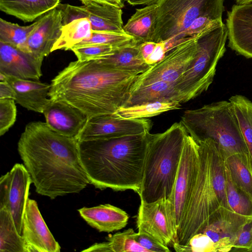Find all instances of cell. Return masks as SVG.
I'll use <instances>...</instances> for the list:
<instances>
[{
    "label": "cell",
    "mask_w": 252,
    "mask_h": 252,
    "mask_svg": "<svg viewBox=\"0 0 252 252\" xmlns=\"http://www.w3.org/2000/svg\"><path fill=\"white\" fill-rule=\"evenodd\" d=\"M17 149L39 194L53 199L79 193L90 184L81 163L78 140L53 130L45 122L28 124Z\"/></svg>",
    "instance_id": "6da1fadb"
},
{
    "label": "cell",
    "mask_w": 252,
    "mask_h": 252,
    "mask_svg": "<svg viewBox=\"0 0 252 252\" xmlns=\"http://www.w3.org/2000/svg\"><path fill=\"white\" fill-rule=\"evenodd\" d=\"M140 73L95 60L70 62L52 80L51 100L65 102L88 118L113 114L123 107Z\"/></svg>",
    "instance_id": "7a4b0ae2"
},
{
    "label": "cell",
    "mask_w": 252,
    "mask_h": 252,
    "mask_svg": "<svg viewBox=\"0 0 252 252\" xmlns=\"http://www.w3.org/2000/svg\"><path fill=\"white\" fill-rule=\"evenodd\" d=\"M149 132L79 141L82 164L96 189L139 192Z\"/></svg>",
    "instance_id": "3957f363"
},
{
    "label": "cell",
    "mask_w": 252,
    "mask_h": 252,
    "mask_svg": "<svg viewBox=\"0 0 252 252\" xmlns=\"http://www.w3.org/2000/svg\"><path fill=\"white\" fill-rule=\"evenodd\" d=\"M187 133L180 122L163 132L149 133L142 181L138 193L140 200L149 203L170 197Z\"/></svg>",
    "instance_id": "277c9868"
},
{
    "label": "cell",
    "mask_w": 252,
    "mask_h": 252,
    "mask_svg": "<svg viewBox=\"0 0 252 252\" xmlns=\"http://www.w3.org/2000/svg\"><path fill=\"white\" fill-rule=\"evenodd\" d=\"M196 141L207 138L215 141L225 158L248 153L237 118L229 101H220L185 111L180 121Z\"/></svg>",
    "instance_id": "5b68a950"
},
{
    "label": "cell",
    "mask_w": 252,
    "mask_h": 252,
    "mask_svg": "<svg viewBox=\"0 0 252 252\" xmlns=\"http://www.w3.org/2000/svg\"><path fill=\"white\" fill-rule=\"evenodd\" d=\"M212 141L207 138L197 142L199 154L197 175L186 209L178 225L174 243L186 245L193 235L202 232L212 215L220 207H223L213 179Z\"/></svg>",
    "instance_id": "8992f818"
},
{
    "label": "cell",
    "mask_w": 252,
    "mask_h": 252,
    "mask_svg": "<svg viewBox=\"0 0 252 252\" xmlns=\"http://www.w3.org/2000/svg\"><path fill=\"white\" fill-rule=\"evenodd\" d=\"M196 36L195 56L175 84L181 103L207 91L213 82L218 62L226 51L227 29L222 20L210 25Z\"/></svg>",
    "instance_id": "52a82bcc"
},
{
    "label": "cell",
    "mask_w": 252,
    "mask_h": 252,
    "mask_svg": "<svg viewBox=\"0 0 252 252\" xmlns=\"http://www.w3.org/2000/svg\"><path fill=\"white\" fill-rule=\"evenodd\" d=\"M224 0H159L152 41L164 42L167 52L178 44L181 34L197 18L222 19Z\"/></svg>",
    "instance_id": "ba28073f"
},
{
    "label": "cell",
    "mask_w": 252,
    "mask_h": 252,
    "mask_svg": "<svg viewBox=\"0 0 252 252\" xmlns=\"http://www.w3.org/2000/svg\"><path fill=\"white\" fill-rule=\"evenodd\" d=\"M197 50L196 35L185 38L167 52L162 60L140 73L130 91L159 81L175 85L194 59Z\"/></svg>",
    "instance_id": "9c48e42d"
},
{
    "label": "cell",
    "mask_w": 252,
    "mask_h": 252,
    "mask_svg": "<svg viewBox=\"0 0 252 252\" xmlns=\"http://www.w3.org/2000/svg\"><path fill=\"white\" fill-rule=\"evenodd\" d=\"M198 162V144L187 132L173 190L168 198L172 205L177 229L195 182Z\"/></svg>",
    "instance_id": "30bf717a"
},
{
    "label": "cell",
    "mask_w": 252,
    "mask_h": 252,
    "mask_svg": "<svg viewBox=\"0 0 252 252\" xmlns=\"http://www.w3.org/2000/svg\"><path fill=\"white\" fill-rule=\"evenodd\" d=\"M140 200L136 221L138 231L149 234L168 247L172 246L177 228L168 199L149 203Z\"/></svg>",
    "instance_id": "8fae6325"
},
{
    "label": "cell",
    "mask_w": 252,
    "mask_h": 252,
    "mask_svg": "<svg viewBox=\"0 0 252 252\" xmlns=\"http://www.w3.org/2000/svg\"><path fill=\"white\" fill-rule=\"evenodd\" d=\"M32 183L30 175L22 163L15 164L0 178V209L5 208L10 213L21 235Z\"/></svg>",
    "instance_id": "7c38bea8"
},
{
    "label": "cell",
    "mask_w": 252,
    "mask_h": 252,
    "mask_svg": "<svg viewBox=\"0 0 252 252\" xmlns=\"http://www.w3.org/2000/svg\"><path fill=\"white\" fill-rule=\"evenodd\" d=\"M152 125L147 118L122 119L114 113L97 115L88 118L77 139L89 141L147 133Z\"/></svg>",
    "instance_id": "4fadbf2b"
},
{
    "label": "cell",
    "mask_w": 252,
    "mask_h": 252,
    "mask_svg": "<svg viewBox=\"0 0 252 252\" xmlns=\"http://www.w3.org/2000/svg\"><path fill=\"white\" fill-rule=\"evenodd\" d=\"M58 7L62 12L63 25L77 19L87 18L91 23L93 32L126 33L121 8L95 2L80 6L60 3Z\"/></svg>",
    "instance_id": "5bb4252c"
},
{
    "label": "cell",
    "mask_w": 252,
    "mask_h": 252,
    "mask_svg": "<svg viewBox=\"0 0 252 252\" xmlns=\"http://www.w3.org/2000/svg\"><path fill=\"white\" fill-rule=\"evenodd\" d=\"M22 236L27 252H60L61 246L49 230L36 201L29 198L24 214Z\"/></svg>",
    "instance_id": "9a60e30c"
},
{
    "label": "cell",
    "mask_w": 252,
    "mask_h": 252,
    "mask_svg": "<svg viewBox=\"0 0 252 252\" xmlns=\"http://www.w3.org/2000/svg\"><path fill=\"white\" fill-rule=\"evenodd\" d=\"M251 219L221 207L201 233L214 242L216 252H231L239 232Z\"/></svg>",
    "instance_id": "2e32d148"
},
{
    "label": "cell",
    "mask_w": 252,
    "mask_h": 252,
    "mask_svg": "<svg viewBox=\"0 0 252 252\" xmlns=\"http://www.w3.org/2000/svg\"><path fill=\"white\" fill-rule=\"evenodd\" d=\"M228 46L238 54L252 59V3L234 4L227 13Z\"/></svg>",
    "instance_id": "e0dca14e"
},
{
    "label": "cell",
    "mask_w": 252,
    "mask_h": 252,
    "mask_svg": "<svg viewBox=\"0 0 252 252\" xmlns=\"http://www.w3.org/2000/svg\"><path fill=\"white\" fill-rule=\"evenodd\" d=\"M38 24L27 41L29 53L43 61L51 53L52 49L62 33L63 14L58 7L38 19Z\"/></svg>",
    "instance_id": "ac0fdd59"
},
{
    "label": "cell",
    "mask_w": 252,
    "mask_h": 252,
    "mask_svg": "<svg viewBox=\"0 0 252 252\" xmlns=\"http://www.w3.org/2000/svg\"><path fill=\"white\" fill-rule=\"evenodd\" d=\"M43 61L0 41V72L20 79L38 80Z\"/></svg>",
    "instance_id": "d6986e66"
},
{
    "label": "cell",
    "mask_w": 252,
    "mask_h": 252,
    "mask_svg": "<svg viewBox=\"0 0 252 252\" xmlns=\"http://www.w3.org/2000/svg\"><path fill=\"white\" fill-rule=\"evenodd\" d=\"M43 114L45 123L51 129L62 135L77 139L88 119L80 110L61 101L51 100Z\"/></svg>",
    "instance_id": "ffe728a7"
},
{
    "label": "cell",
    "mask_w": 252,
    "mask_h": 252,
    "mask_svg": "<svg viewBox=\"0 0 252 252\" xmlns=\"http://www.w3.org/2000/svg\"><path fill=\"white\" fill-rule=\"evenodd\" d=\"M7 81L15 92L16 103L29 110L43 113L51 101L48 97L50 84L10 76H7Z\"/></svg>",
    "instance_id": "44dd1931"
},
{
    "label": "cell",
    "mask_w": 252,
    "mask_h": 252,
    "mask_svg": "<svg viewBox=\"0 0 252 252\" xmlns=\"http://www.w3.org/2000/svg\"><path fill=\"white\" fill-rule=\"evenodd\" d=\"M78 211L89 225L99 232L109 233L119 230L126 226L129 219L126 212L110 204L84 207Z\"/></svg>",
    "instance_id": "7402d4cb"
},
{
    "label": "cell",
    "mask_w": 252,
    "mask_h": 252,
    "mask_svg": "<svg viewBox=\"0 0 252 252\" xmlns=\"http://www.w3.org/2000/svg\"><path fill=\"white\" fill-rule=\"evenodd\" d=\"M61 0H0V9L24 22H31L57 7Z\"/></svg>",
    "instance_id": "603a6c76"
},
{
    "label": "cell",
    "mask_w": 252,
    "mask_h": 252,
    "mask_svg": "<svg viewBox=\"0 0 252 252\" xmlns=\"http://www.w3.org/2000/svg\"><path fill=\"white\" fill-rule=\"evenodd\" d=\"M157 19L156 3L136 9L124 26L126 33L132 37L137 44L152 41Z\"/></svg>",
    "instance_id": "cb8c5ba5"
},
{
    "label": "cell",
    "mask_w": 252,
    "mask_h": 252,
    "mask_svg": "<svg viewBox=\"0 0 252 252\" xmlns=\"http://www.w3.org/2000/svg\"><path fill=\"white\" fill-rule=\"evenodd\" d=\"M157 101H176L181 103L175 84L159 81L130 91L123 107Z\"/></svg>",
    "instance_id": "d4e9b609"
},
{
    "label": "cell",
    "mask_w": 252,
    "mask_h": 252,
    "mask_svg": "<svg viewBox=\"0 0 252 252\" xmlns=\"http://www.w3.org/2000/svg\"><path fill=\"white\" fill-rule=\"evenodd\" d=\"M95 60L114 68L140 73L147 70L151 66L143 58L139 44L135 43L119 47L112 53Z\"/></svg>",
    "instance_id": "484cf974"
},
{
    "label": "cell",
    "mask_w": 252,
    "mask_h": 252,
    "mask_svg": "<svg viewBox=\"0 0 252 252\" xmlns=\"http://www.w3.org/2000/svg\"><path fill=\"white\" fill-rule=\"evenodd\" d=\"M225 163L233 183L252 199V166L248 153L231 155L225 158Z\"/></svg>",
    "instance_id": "4316f807"
},
{
    "label": "cell",
    "mask_w": 252,
    "mask_h": 252,
    "mask_svg": "<svg viewBox=\"0 0 252 252\" xmlns=\"http://www.w3.org/2000/svg\"><path fill=\"white\" fill-rule=\"evenodd\" d=\"M92 34L91 24L88 18L74 20L63 26L61 35L54 45L51 52L61 49L70 50L77 44L90 38Z\"/></svg>",
    "instance_id": "83f0119b"
},
{
    "label": "cell",
    "mask_w": 252,
    "mask_h": 252,
    "mask_svg": "<svg viewBox=\"0 0 252 252\" xmlns=\"http://www.w3.org/2000/svg\"><path fill=\"white\" fill-rule=\"evenodd\" d=\"M0 252H27L11 214L5 208L0 209Z\"/></svg>",
    "instance_id": "f1b7e54d"
},
{
    "label": "cell",
    "mask_w": 252,
    "mask_h": 252,
    "mask_svg": "<svg viewBox=\"0 0 252 252\" xmlns=\"http://www.w3.org/2000/svg\"><path fill=\"white\" fill-rule=\"evenodd\" d=\"M246 143L252 166V101L236 94L229 99Z\"/></svg>",
    "instance_id": "f546056e"
},
{
    "label": "cell",
    "mask_w": 252,
    "mask_h": 252,
    "mask_svg": "<svg viewBox=\"0 0 252 252\" xmlns=\"http://www.w3.org/2000/svg\"><path fill=\"white\" fill-rule=\"evenodd\" d=\"M181 103L176 101H157L119 108L114 115L122 119L147 118L164 112L180 109Z\"/></svg>",
    "instance_id": "4dcf8cb0"
},
{
    "label": "cell",
    "mask_w": 252,
    "mask_h": 252,
    "mask_svg": "<svg viewBox=\"0 0 252 252\" xmlns=\"http://www.w3.org/2000/svg\"><path fill=\"white\" fill-rule=\"evenodd\" d=\"M38 24L37 20L32 24L22 26L0 18V41L30 53L27 47L28 39Z\"/></svg>",
    "instance_id": "1f68e13d"
},
{
    "label": "cell",
    "mask_w": 252,
    "mask_h": 252,
    "mask_svg": "<svg viewBox=\"0 0 252 252\" xmlns=\"http://www.w3.org/2000/svg\"><path fill=\"white\" fill-rule=\"evenodd\" d=\"M226 194L230 209L242 216L252 218V199L233 183L225 163Z\"/></svg>",
    "instance_id": "d6a6232c"
},
{
    "label": "cell",
    "mask_w": 252,
    "mask_h": 252,
    "mask_svg": "<svg viewBox=\"0 0 252 252\" xmlns=\"http://www.w3.org/2000/svg\"><path fill=\"white\" fill-rule=\"evenodd\" d=\"M135 233L133 229L129 228L108 236L106 239L109 252H148L136 242Z\"/></svg>",
    "instance_id": "836d02e7"
},
{
    "label": "cell",
    "mask_w": 252,
    "mask_h": 252,
    "mask_svg": "<svg viewBox=\"0 0 252 252\" xmlns=\"http://www.w3.org/2000/svg\"><path fill=\"white\" fill-rule=\"evenodd\" d=\"M131 43H136L133 38L126 33L94 31L90 38L85 39L75 46L104 44L119 48Z\"/></svg>",
    "instance_id": "e575fe53"
},
{
    "label": "cell",
    "mask_w": 252,
    "mask_h": 252,
    "mask_svg": "<svg viewBox=\"0 0 252 252\" xmlns=\"http://www.w3.org/2000/svg\"><path fill=\"white\" fill-rule=\"evenodd\" d=\"M117 48L111 45L104 44H90L75 46L70 49L77 57L78 60L85 61L96 60L112 53Z\"/></svg>",
    "instance_id": "d590c367"
},
{
    "label": "cell",
    "mask_w": 252,
    "mask_h": 252,
    "mask_svg": "<svg viewBox=\"0 0 252 252\" xmlns=\"http://www.w3.org/2000/svg\"><path fill=\"white\" fill-rule=\"evenodd\" d=\"M172 246L178 252H216L214 242L203 233L193 235L185 245L174 243Z\"/></svg>",
    "instance_id": "8d00e7d4"
},
{
    "label": "cell",
    "mask_w": 252,
    "mask_h": 252,
    "mask_svg": "<svg viewBox=\"0 0 252 252\" xmlns=\"http://www.w3.org/2000/svg\"><path fill=\"white\" fill-rule=\"evenodd\" d=\"M17 109L13 99H0V135L4 134L16 121Z\"/></svg>",
    "instance_id": "74e56055"
},
{
    "label": "cell",
    "mask_w": 252,
    "mask_h": 252,
    "mask_svg": "<svg viewBox=\"0 0 252 252\" xmlns=\"http://www.w3.org/2000/svg\"><path fill=\"white\" fill-rule=\"evenodd\" d=\"M252 248V219L239 232L231 252H251Z\"/></svg>",
    "instance_id": "f35d334b"
},
{
    "label": "cell",
    "mask_w": 252,
    "mask_h": 252,
    "mask_svg": "<svg viewBox=\"0 0 252 252\" xmlns=\"http://www.w3.org/2000/svg\"><path fill=\"white\" fill-rule=\"evenodd\" d=\"M218 20L220 19L208 16L199 17L181 34L178 39V43L187 37L197 35L205 28Z\"/></svg>",
    "instance_id": "ab89813d"
},
{
    "label": "cell",
    "mask_w": 252,
    "mask_h": 252,
    "mask_svg": "<svg viewBox=\"0 0 252 252\" xmlns=\"http://www.w3.org/2000/svg\"><path fill=\"white\" fill-rule=\"evenodd\" d=\"M135 239L143 248L148 250V252H170L168 246L147 233L138 231L135 233Z\"/></svg>",
    "instance_id": "60d3db41"
},
{
    "label": "cell",
    "mask_w": 252,
    "mask_h": 252,
    "mask_svg": "<svg viewBox=\"0 0 252 252\" xmlns=\"http://www.w3.org/2000/svg\"><path fill=\"white\" fill-rule=\"evenodd\" d=\"M157 44L154 41H147L139 44L141 55L145 61L153 53Z\"/></svg>",
    "instance_id": "b9f144b4"
},
{
    "label": "cell",
    "mask_w": 252,
    "mask_h": 252,
    "mask_svg": "<svg viewBox=\"0 0 252 252\" xmlns=\"http://www.w3.org/2000/svg\"><path fill=\"white\" fill-rule=\"evenodd\" d=\"M6 98L15 99V92L7 81L0 82V99Z\"/></svg>",
    "instance_id": "7bdbcfd3"
},
{
    "label": "cell",
    "mask_w": 252,
    "mask_h": 252,
    "mask_svg": "<svg viewBox=\"0 0 252 252\" xmlns=\"http://www.w3.org/2000/svg\"><path fill=\"white\" fill-rule=\"evenodd\" d=\"M82 252H109V250L106 241L102 243H95L88 248L83 250Z\"/></svg>",
    "instance_id": "ee69618b"
},
{
    "label": "cell",
    "mask_w": 252,
    "mask_h": 252,
    "mask_svg": "<svg viewBox=\"0 0 252 252\" xmlns=\"http://www.w3.org/2000/svg\"><path fill=\"white\" fill-rule=\"evenodd\" d=\"M84 5L87 4L91 2L106 3L121 8L124 7V3L122 0H79Z\"/></svg>",
    "instance_id": "f6af8a7d"
},
{
    "label": "cell",
    "mask_w": 252,
    "mask_h": 252,
    "mask_svg": "<svg viewBox=\"0 0 252 252\" xmlns=\"http://www.w3.org/2000/svg\"><path fill=\"white\" fill-rule=\"evenodd\" d=\"M132 6L140 5H150L156 3L159 0H125Z\"/></svg>",
    "instance_id": "bcb514c9"
},
{
    "label": "cell",
    "mask_w": 252,
    "mask_h": 252,
    "mask_svg": "<svg viewBox=\"0 0 252 252\" xmlns=\"http://www.w3.org/2000/svg\"><path fill=\"white\" fill-rule=\"evenodd\" d=\"M236 4L241 5L250 4L252 2V0H235Z\"/></svg>",
    "instance_id": "7dc6e473"
}]
</instances>
